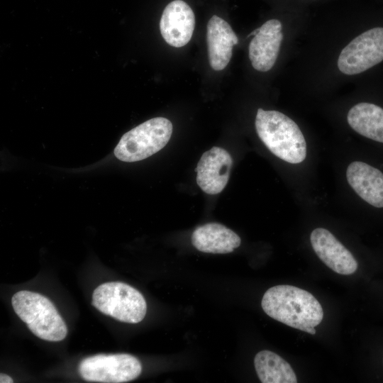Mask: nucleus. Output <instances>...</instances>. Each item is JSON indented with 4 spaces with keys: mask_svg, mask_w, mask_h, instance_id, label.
Segmentation results:
<instances>
[{
    "mask_svg": "<svg viewBox=\"0 0 383 383\" xmlns=\"http://www.w3.org/2000/svg\"><path fill=\"white\" fill-rule=\"evenodd\" d=\"M282 23L270 19L257 29L248 47V55L252 67L260 72L270 70L276 62L283 34Z\"/></svg>",
    "mask_w": 383,
    "mask_h": 383,
    "instance_id": "6e6552de",
    "label": "nucleus"
},
{
    "mask_svg": "<svg viewBox=\"0 0 383 383\" xmlns=\"http://www.w3.org/2000/svg\"><path fill=\"white\" fill-rule=\"evenodd\" d=\"M383 60V28L376 27L360 34L340 52L337 65L340 72L355 75Z\"/></svg>",
    "mask_w": 383,
    "mask_h": 383,
    "instance_id": "0eeeda50",
    "label": "nucleus"
},
{
    "mask_svg": "<svg viewBox=\"0 0 383 383\" xmlns=\"http://www.w3.org/2000/svg\"><path fill=\"white\" fill-rule=\"evenodd\" d=\"M91 304L101 313L128 323L140 322L147 311V304L142 294L121 282L98 286L93 292Z\"/></svg>",
    "mask_w": 383,
    "mask_h": 383,
    "instance_id": "20e7f679",
    "label": "nucleus"
},
{
    "mask_svg": "<svg viewBox=\"0 0 383 383\" xmlns=\"http://www.w3.org/2000/svg\"><path fill=\"white\" fill-rule=\"evenodd\" d=\"M310 240L318 258L335 272L349 275L357 270V262L352 253L328 230L315 228Z\"/></svg>",
    "mask_w": 383,
    "mask_h": 383,
    "instance_id": "9d476101",
    "label": "nucleus"
},
{
    "mask_svg": "<svg viewBox=\"0 0 383 383\" xmlns=\"http://www.w3.org/2000/svg\"><path fill=\"white\" fill-rule=\"evenodd\" d=\"M78 372L87 382L123 383L137 379L141 374L142 365L130 354H99L83 359Z\"/></svg>",
    "mask_w": 383,
    "mask_h": 383,
    "instance_id": "423d86ee",
    "label": "nucleus"
},
{
    "mask_svg": "<svg viewBox=\"0 0 383 383\" xmlns=\"http://www.w3.org/2000/svg\"><path fill=\"white\" fill-rule=\"evenodd\" d=\"M0 382L1 383H12L13 379L8 374L1 373L0 374Z\"/></svg>",
    "mask_w": 383,
    "mask_h": 383,
    "instance_id": "f3484780",
    "label": "nucleus"
},
{
    "mask_svg": "<svg viewBox=\"0 0 383 383\" xmlns=\"http://www.w3.org/2000/svg\"><path fill=\"white\" fill-rule=\"evenodd\" d=\"M233 159L223 148L213 147L201 157L196 169V182L206 194L222 192L228 183Z\"/></svg>",
    "mask_w": 383,
    "mask_h": 383,
    "instance_id": "1a4fd4ad",
    "label": "nucleus"
},
{
    "mask_svg": "<svg viewBox=\"0 0 383 383\" xmlns=\"http://www.w3.org/2000/svg\"><path fill=\"white\" fill-rule=\"evenodd\" d=\"M346 179L356 194L369 204L383 208V173L360 161L351 162L346 170Z\"/></svg>",
    "mask_w": 383,
    "mask_h": 383,
    "instance_id": "f8f14e48",
    "label": "nucleus"
},
{
    "mask_svg": "<svg viewBox=\"0 0 383 383\" xmlns=\"http://www.w3.org/2000/svg\"><path fill=\"white\" fill-rule=\"evenodd\" d=\"M195 16L191 7L182 0H174L165 8L160 21V33L170 45L181 48L192 38Z\"/></svg>",
    "mask_w": 383,
    "mask_h": 383,
    "instance_id": "9b49d317",
    "label": "nucleus"
},
{
    "mask_svg": "<svg viewBox=\"0 0 383 383\" xmlns=\"http://www.w3.org/2000/svg\"><path fill=\"white\" fill-rule=\"evenodd\" d=\"M11 304L16 314L38 338L51 342L61 341L66 338V323L46 296L21 290L13 295Z\"/></svg>",
    "mask_w": 383,
    "mask_h": 383,
    "instance_id": "7ed1b4c3",
    "label": "nucleus"
},
{
    "mask_svg": "<svg viewBox=\"0 0 383 383\" xmlns=\"http://www.w3.org/2000/svg\"><path fill=\"white\" fill-rule=\"evenodd\" d=\"M261 306L270 317L302 331L306 327L318 326L323 318L322 306L313 295L288 284L267 289L262 296Z\"/></svg>",
    "mask_w": 383,
    "mask_h": 383,
    "instance_id": "f257e3e1",
    "label": "nucleus"
},
{
    "mask_svg": "<svg viewBox=\"0 0 383 383\" xmlns=\"http://www.w3.org/2000/svg\"><path fill=\"white\" fill-rule=\"evenodd\" d=\"M304 332H306L308 333H310L311 335H314L316 334V329L314 328V327H306L305 328V331Z\"/></svg>",
    "mask_w": 383,
    "mask_h": 383,
    "instance_id": "a211bd4d",
    "label": "nucleus"
},
{
    "mask_svg": "<svg viewBox=\"0 0 383 383\" xmlns=\"http://www.w3.org/2000/svg\"><path fill=\"white\" fill-rule=\"evenodd\" d=\"M172 133L170 120L163 117L151 118L126 133L116 146L114 155L127 162L144 160L162 150Z\"/></svg>",
    "mask_w": 383,
    "mask_h": 383,
    "instance_id": "39448f33",
    "label": "nucleus"
},
{
    "mask_svg": "<svg viewBox=\"0 0 383 383\" xmlns=\"http://www.w3.org/2000/svg\"><path fill=\"white\" fill-rule=\"evenodd\" d=\"M192 243L203 252L226 254L238 248L241 240L238 234L225 226L208 223L194 230L192 235Z\"/></svg>",
    "mask_w": 383,
    "mask_h": 383,
    "instance_id": "4468645a",
    "label": "nucleus"
},
{
    "mask_svg": "<svg viewBox=\"0 0 383 383\" xmlns=\"http://www.w3.org/2000/svg\"><path fill=\"white\" fill-rule=\"evenodd\" d=\"M206 40L211 68L223 70L230 62L233 45L238 42L236 34L228 22L213 15L207 24Z\"/></svg>",
    "mask_w": 383,
    "mask_h": 383,
    "instance_id": "ddd939ff",
    "label": "nucleus"
},
{
    "mask_svg": "<svg viewBox=\"0 0 383 383\" xmlns=\"http://www.w3.org/2000/svg\"><path fill=\"white\" fill-rule=\"evenodd\" d=\"M256 132L269 150L291 164L302 162L306 157V143L299 126L278 111L257 109Z\"/></svg>",
    "mask_w": 383,
    "mask_h": 383,
    "instance_id": "f03ea898",
    "label": "nucleus"
},
{
    "mask_svg": "<svg viewBox=\"0 0 383 383\" xmlns=\"http://www.w3.org/2000/svg\"><path fill=\"white\" fill-rule=\"evenodd\" d=\"M347 121L360 135L383 143V109L367 102H360L348 111Z\"/></svg>",
    "mask_w": 383,
    "mask_h": 383,
    "instance_id": "2eb2a0df",
    "label": "nucleus"
},
{
    "mask_svg": "<svg viewBox=\"0 0 383 383\" xmlns=\"http://www.w3.org/2000/svg\"><path fill=\"white\" fill-rule=\"evenodd\" d=\"M254 365L262 383H296V376L291 365L282 357L270 350L258 352Z\"/></svg>",
    "mask_w": 383,
    "mask_h": 383,
    "instance_id": "dca6fc26",
    "label": "nucleus"
}]
</instances>
